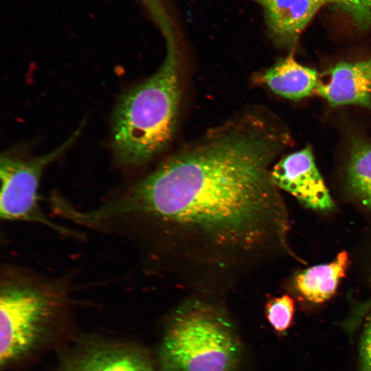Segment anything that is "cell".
I'll return each instance as SVG.
<instances>
[{"mask_svg":"<svg viewBox=\"0 0 371 371\" xmlns=\"http://www.w3.org/2000/svg\"><path fill=\"white\" fill-rule=\"evenodd\" d=\"M290 140L269 113L240 115L82 210L80 222L130 236L150 268L176 283L224 291L289 251L287 212L271 171Z\"/></svg>","mask_w":371,"mask_h":371,"instance_id":"6da1fadb","label":"cell"},{"mask_svg":"<svg viewBox=\"0 0 371 371\" xmlns=\"http://www.w3.org/2000/svg\"><path fill=\"white\" fill-rule=\"evenodd\" d=\"M169 41L158 70L128 91L115 109L113 146L121 164L138 166L150 161L175 134L181 99L180 63L176 47Z\"/></svg>","mask_w":371,"mask_h":371,"instance_id":"7a4b0ae2","label":"cell"},{"mask_svg":"<svg viewBox=\"0 0 371 371\" xmlns=\"http://www.w3.org/2000/svg\"><path fill=\"white\" fill-rule=\"evenodd\" d=\"M60 280L6 268L0 286V362L8 366L34 349L68 306Z\"/></svg>","mask_w":371,"mask_h":371,"instance_id":"3957f363","label":"cell"},{"mask_svg":"<svg viewBox=\"0 0 371 371\" xmlns=\"http://www.w3.org/2000/svg\"><path fill=\"white\" fill-rule=\"evenodd\" d=\"M239 345L223 310L193 298L173 315L160 351L164 371H232Z\"/></svg>","mask_w":371,"mask_h":371,"instance_id":"277c9868","label":"cell"},{"mask_svg":"<svg viewBox=\"0 0 371 371\" xmlns=\"http://www.w3.org/2000/svg\"><path fill=\"white\" fill-rule=\"evenodd\" d=\"M80 129L60 146L41 156L24 159L6 154L1 155V219L36 223L68 236H80L78 232L50 220L41 208L38 194L40 181L44 170L72 144L79 135Z\"/></svg>","mask_w":371,"mask_h":371,"instance_id":"5b68a950","label":"cell"},{"mask_svg":"<svg viewBox=\"0 0 371 371\" xmlns=\"http://www.w3.org/2000/svg\"><path fill=\"white\" fill-rule=\"evenodd\" d=\"M271 174L280 190L290 194L304 206L319 211L334 207L309 145L282 157L273 165Z\"/></svg>","mask_w":371,"mask_h":371,"instance_id":"8992f818","label":"cell"},{"mask_svg":"<svg viewBox=\"0 0 371 371\" xmlns=\"http://www.w3.org/2000/svg\"><path fill=\"white\" fill-rule=\"evenodd\" d=\"M315 93L331 107L355 105L371 110V58L341 61L326 71Z\"/></svg>","mask_w":371,"mask_h":371,"instance_id":"52a82bcc","label":"cell"},{"mask_svg":"<svg viewBox=\"0 0 371 371\" xmlns=\"http://www.w3.org/2000/svg\"><path fill=\"white\" fill-rule=\"evenodd\" d=\"M264 13L273 39L293 50L299 37L324 6L335 5V0H253Z\"/></svg>","mask_w":371,"mask_h":371,"instance_id":"ba28073f","label":"cell"},{"mask_svg":"<svg viewBox=\"0 0 371 371\" xmlns=\"http://www.w3.org/2000/svg\"><path fill=\"white\" fill-rule=\"evenodd\" d=\"M255 80L274 93L293 101L301 100L315 93L320 81L315 69L295 59L293 50L260 73Z\"/></svg>","mask_w":371,"mask_h":371,"instance_id":"9c48e42d","label":"cell"},{"mask_svg":"<svg viewBox=\"0 0 371 371\" xmlns=\"http://www.w3.org/2000/svg\"><path fill=\"white\" fill-rule=\"evenodd\" d=\"M61 371H155L145 356L115 344L91 346L71 359Z\"/></svg>","mask_w":371,"mask_h":371,"instance_id":"30bf717a","label":"cell"},{"mask_svg":"<svg viewBox=\"0 0 371 371\" xmlns=\"http://www.w3.org/2000/svg\"><path fill=\"white\" fill-rule=\"evenodd\" d=\"M348 264V253L341 251L331 262L312 266L297 273L294 285L306 300L324 302L335 294L346 275Z\"/></svg>","mask_w":371,"mask_h":371,"instance_id":"8fae6325","label":"cell"},{"mask_svg":"<svg viewBox=\"0 0 371 371\" xmlns=\"http://www.w3.org/2000/svg\"><path fill=\"white\" fill-rule=\"evenodd\" d=\"M348 146L347 183L360 201L371 210V139L352 137Z\"/></svg>","mask_w":371,"mask_h":371,"instance_id":"7c38bea8","label":"cell"},{"mask_svg":"<svg viewBox=\"0 0 371 371\" xmlns=\"http://www.w3.org/2000/svg\"><path fill=\"white\" fill-rule=\"evenodd\" d=\"M294 313V301L288 295L272 297L265 306L267 319L278 332H284L291 326Z\"/></svg>","mask_w":371,"mask_h":371,"instance_id":"4fadbf2b","label":"cell"},{"mask_svg":"<svg viewBox=\"0 0 371 371\" xmlns=\"http://www.w3.org/2000/svg\"><path fill=\"white\" fill-rule=\"evenodd\" d=\"M335 5L359 30L371 29V0H335Z\"/></svg>","mask_w":371,"mask_h":371,"instance_id":"5bb4252c","label":"cell"},{"mask_svg":"<svg viewBox=\"0 0 371 371\" xmlns=\"http://www.w3.org/2000/svg\"><path fill=\"white\" fill-rule=\"evenodd\" d=\"M359 357L362 371H371V318L361 338Z\"/></svg>","mask_w":371,"mask_h":371,"instance_id":"9a60e30c","label":"cell"}]
</instances>
